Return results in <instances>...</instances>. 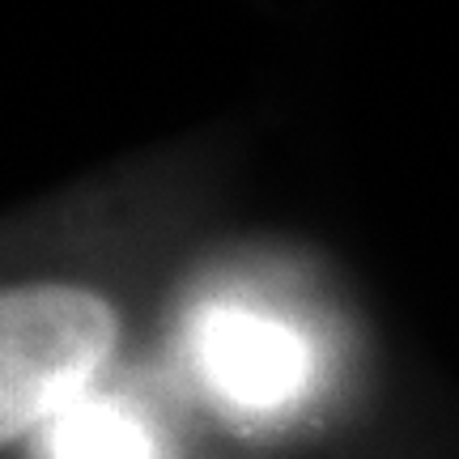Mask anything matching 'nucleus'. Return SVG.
<instances>
[{
	"label": "nucleus",
	"mask_w": 459,
	"mask_h": 459,
	"mask_svg": "<svg viewBox=\"0 0 459 459\" xmlns=\"http://www.w3.org/2000/svg\"><path fill=\"white\" fill-rule=\"evenodd\" d=\"M43 434V459H158L153 429L119 400L85 395Z\"/></svg>",
	"instance_id": "7ed1b4c3"
},
{
	"label": "nucleus",
	"mask_w": 459,
	"mask_h": 459,
	"mask_svg": "<svg viewBox=\"0 0 459 459\" xmlns=\"http://www.w3.org/2000/svg\"><path fill=\"white\" fill-rule=\"evenodd\" d=\"M187 361L238 421L294 412L319 383V349L290 315L251 298H209L187 324Z\"/></svg>",
	"instance_id": "f03ea898"
},
{
	"label": "nucleus",
	"mask_w": 459,
	"mask_h": 459,
	"mask_svg": "<svg viewBox=\"0 0 459 459\" xmlns=\"http://www.w3.org/2000/svg\"><path fill=\"white\" fill-rule=\"evenodd\" d=\"M119 336L111 302L68 281H22L0 298V434L17 443L90 395Z\"/></svg>",
	"instance_id": "f257e3e1"
}]
</instances>
